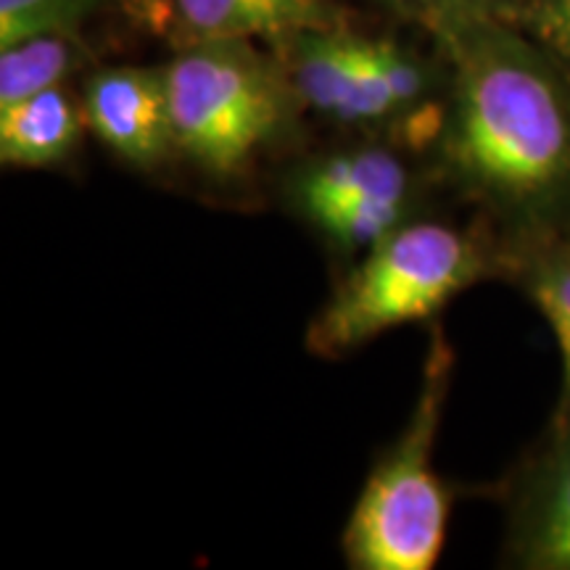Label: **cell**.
<instances>
[{
    "label": "cell",
    "mask_w": 570,
    "mask_h": 570,
    "mask_svg": "<svg viewBox=\"0 0 570 570\" xmlns=\"http://www.w3.org/2000/svg\"><path fill=\"white\" fill-rule=\"evenodd\" d=\"M288 51L291 88L312 109L344 125H365L360 71H356L354 32H302L281 42Z\"/></svg>",
    "instance_id": "cell-10"
},
{
    "label": "cell",
    "mask_w": 570,
    "mask_h": 570,
    "mask_svg": "<svg viewBox=\"0 0 570 570\" xmlns=\"http://www.w3.org/2000/svg\"><path fill=\"white\" fill-rule=\"evenodd\" d=\"M85 127L82 106L61 88L0 106V161L19 169L59 167L80 146Z\"/></svg>",
    "instance_id": "cell-11"
},
{
    "label": "cell",
    "mask_w": 570,
    "mask_h": 570,
    "mask_svg": "<svg viewBox=\"0 0 570 570\" xmlns=\"http://www.w3.org/2000/svg\"><path fill=\"white\" fill-rule=\"evenodd\" d=\"M452 92L441 159L512 235L570 227V80L520 27L479 19L441 35Z\"/></svg>",
    "instance_id": "cell-1"
},
{
    "label": "cell",
    "mask_w": 570,
    "mask_h": 570,
    "mask_svg": "<svg viewBox=\"0 0 570 570\" xmlns=\"http://www.w3.org/2000/svg\"><path fill=\"white\" fill-rule=\"evenodd\" d=\"M80 61V46L71 35H42L0 48V106L61 88L63 77Z\"/></svg>",
    "instance_id": "cell-12"
},
{
    "label": "cell",
    "mask_w": 570,
    "mask_h": 570,
    "mask_svg": "<svg viewBox=\"0 0 570 570\" xmlns=\"http://www.w3.org/2000/svg\"><path fill=\"white\" fill-rule=\"evenodd\" d=\"M381 3H389V6H394V0H381Z\"/></svg>",
    "instance_id": "cell-17"
},
{
    "label": "cell",
    "mask_w": 570,
    "mask_h": 570,
    "mask_svg": "<svg viewBox=\"0 0 570 570\" xmlns=\"http://www.w3.org/2000/svg\"><path fill=\"white\" fill-rule=\"evenodd\" d=\"M504 244V269L537 304L558 341L562 377L552 425H566L570 423V227L512 235Z\"/></svg>",
    "instance_id": "cell-9"
},
{
    "label": "cell",
    "mask_w": 570,
    "mask_h": 570,
    "mask_svg": "<svg viewBox=\"0 0 570 570\" xmlns=\"http://www.w3.org/2000/svg\"><path fill=\"white\" fill-rule=\"evenodd\" d=\"M106 0H0V48L42 35H71L104 9Z\"/></svg>",
    "instance_id": "cell-13"
},
{
    "label": "cell",
    "mask_w": 570,
    "mask_h": 570,
    "mask_svg": "<svg viewBox=\"0 0 570 570\" xmlns=\"http://www.w3.org/2000/svg\"><path fill=\"white\" fill-rule=\"evenodd\" d=\"M515 27L570 75V0H529Z\"/></svg>",
    "instance_id": "cell-14"
},
{
    "label": "cell",
    "mask_w": 570,
    "mask_h": 570,
    "mask_svg": "<svg viewBox=\"0 0 570 570\" xmlns=\"http://www.w3.org/2000/svg\"><path fill=\"white\" fill-rule=\"evenodd\" d=\"M122 9L130 13L135 21L151 27V30H167L173 24V9L169 0H119Z\"/></svg>",
    "instance_id": "cell-15"
},
{
    "label": "cell",
    "mask_w": 570,
    "mask_h": 570,
    "mask_svg": "<svg viewBox=\"0 0 570 570\" xmlns=\"http://www.w3.org/2000/svg\"><path fill=\"white\" fill-rule=\"evenodd\" d=\"M88 130L135 169H156L177 151L164 69L111 67L85 82Z\"/></svg>",
    "instance_id": "cell-5"
},
{
    "label": "cell",
    "mask_w": 570,
    "mask_h": 570,
    "mask_svg": "<svg viewBox=\"0 0 570 570\" xmlns=\"http://www.w3.org/2000/svg\"><path fill=\"white\" fill-rule=\"evenodd\" d=\"M512 566L570 570V423L552 425L512 497L508 525Z\"/></svg>",
    "instance_id": "cell-6"
},
{
    "label": "cell",
    "mask_w": 570,
    "mask_h": 570,
    "mask_svg": "<svg viewBox=\"0 0 570 570\" xmlns=\"http://www.w3.org/2000/svg\"><path fill=\"white\" fill-rule=\"evenodd\" d=\"M373 198L412 202L410 169L386 148L362 146L320 156L291 177V202L306 223H315L338 206Z\"/></svg>",
    "instance_id": "cell-8"
},
{
    "label": "cell",
    "mask_w": 570,
    "mask_h": 570,
    "mask_svg": "<svg viewBox=\"0 0 570 570\" xmlns=\"http://www.w3.org/2000/svg\"><path fill=\"white\" fill-rule=\"evenodd\" d=\"M454 354L433 331L415 410L356 499L344 531L356 570H431L446 541L452 497L433 468V449L452 381Z\"/></svg>",
    "instance_id": "cell-3"
},
{
    "label": "cell",
    "mask_w": 570,
    "mask_h": 570,
    "mask_svg": "<svg viewBox=\"0 0 570 570\" xmlns=\"http://www.w3.org/2000/svg\"><path fill=\"white\" fill-rule=\"evenodd\" d=\"M177 154L206 175L246 173L288 122L291 85L246 40H204L164 67Z\"/></svg>",
    "instance_id": "cell-4"
},
{
    "label": "cell",
    "mask_w": 570,
    "mask_h": 570,
    "mask_svg": "<svg viewBox=\"0 0 570 570\" xmlns=\"http://www.w3.org/2000/svg\"><path fill=\"white\" fill-rule=\"evenodd\" d=\"M173 24L188 42L252 40L285 42L302 32L338 30L333 0H169Z\"/></svg>",
    "instance_id": "cell-7"
},
{
    "label": "cell",
    "mask_w": 570,
    "mask_h": 570,
    "mask_svg": "<svg viewBox=\"0 0 570 570\" xmlns=\"http://www.w3.org/2000/svg\"><path fill=\"white\" fill-rule=\"evenodd\" d=\"M497 267H504L502 246L479 230L404 223L370 246L327 298L306 327V348L320 356L354 352L391 327L433 317Z\"/></svg>",
    "instance_id": "cell-2"
},
{
    "label": "cell",
    "mask_w": 570,
    "mask_h": 570,
    "mask_svg": "<svg viewBox=\"0 0 570 570\" xmlns=\"http://www.w3.org/2000/svg\"><path fill=\"white\" fill-rule=\"evenodd\" d=\"M473 6L479 9L481 17L518 24L520 17H523L525 6H529V0H473Z\"/></svg>",
    "instance_id": "cell-16"
}]
</instances>
